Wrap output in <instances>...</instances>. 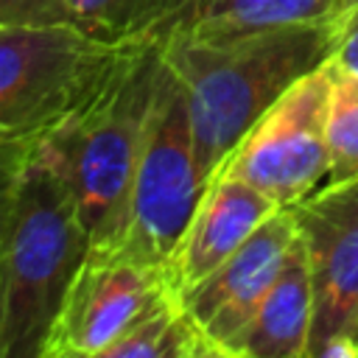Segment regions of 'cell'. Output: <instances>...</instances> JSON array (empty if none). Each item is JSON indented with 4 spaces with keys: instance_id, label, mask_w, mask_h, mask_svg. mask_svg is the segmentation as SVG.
Masks as SVG:
<instances>
[{
    "instance_id": "2e32d148",
    "label": "cell",
    "mask_w": 358,
    "mask_h": 358,
    "mask_svg": "<svg viewBox=\"0 0 358 358\" xmlns=\"http://www.w3.org/2000/svg\"><path fill=\"white\" fill-rule=\"evenodd\" d=\"M327 62L338 73L358 76V0H350V6L333 20Z\"/></svg>"
},
{
    "instance_id": "30bf717a",
    "label": "cell",
    "mask_w": 358,
    "mask_h": 358,
    "mask_svg": "<svg viewBox=\"0 0 358 358\" xmlns=\"http://www.w3.org/2000/svg\"><path fill=\"white\" fill-rule=\"evenodd\" d=\"M280 204L227 171H215L196 204V213L168 260V282L176 296L213 274Z\"/></svg>"
},
{
    "instance_id": "8fae6325",
    "label": "cell",
    "mask_w": 358,
    "mask_h": 358,
    "mask_svg": "<svg viewBox=\"0 0 358 358\" xmlns=\"http://www.w3.org/2000/svg\"><path fill=\"white\" fill-rule=\"evenodd\" d=\"M347 6L350 0H157L134 42H224L282 25L333 22Z\"/></svg>"
},
{
    "instance_id": "5b68a950",
    "label": "cell",
    "mask_w": 358,
    "mask_h": 358,
    "mask_svg": "<svg viewBox=\"0 0 358 358\" xmlns=\"http://www.w3.org/2000/svg\"><path fill=\"white\" fill-rule=\"evenodd\" d=\"M201 193L204 182L196 168L187 98L162 59L117 246L151 266L168 268Z\"/></svg>"
},
{
    "instance_id": "e0dca14e",
    "label": "cell",
    "mask_w": 358,
    "mask_h": 358,
    "mask_svg": "<svg viewBox=\"0 0 358 358\" xmlns=\"http://www.w3.org/2000/svg\"><path fill=\"white\" fill-rule=\"evenodd\" d=\"M59 22H70L64 0H0V25H59Z\"/></svg>"
},
{
    "instance_id": "9c48e42d",
    "label": "cell",
    "mask_w": 358,
    "mask_h": 358,
    "mask_svg": "<svg viewBox=\"0 0 358 358\" xmlns=\"http://www.w3.org/2000/svg\"><path fill=\"white\" fill-rule=\"evenodd\" d=\"M294 241L296 221L291 207H280L238 252L179 296L185 313L201 333L210 358H238V344L277 280Z\"/></svg>"
},
{
    "instance_id": "8992f818",
    "label": "cell",
    "mask_w": 358,
    "mask_h": 358,
    "mask_svg": "<svg viewBox=\"0 0 358 358\" xmlns=\"http://www.w3.org/2000/svg\"><path fill=\"white\" fill-rule=\"evenodd\" d=\"M168 271L117 243H90L48 327L39 358H106L165 296Z\"/></svg>"
},
{
    "instance_id": "ac0fdd59",
    "label": "cell",
    "mask_w": 358,
    "mask_h": 358,
    "mask_svg": "<svg viewBox=\"0 0 358 358\" xmlns=\"http://www.w3.org/2000/svg\"><path fill=\"white\" fill-rule=\"evenodd\" d=\"M25 162H28V159H25ZM25 162L0 168V235H3V229H6L11 204H14V193H17V182H20V173H22V168H25Z\"/></svg>"
},
{
    "instance_id": "7c38bea8",
    "label": "cell",
    "mask_w": 358,
    "mask_h": 358,
    "mask_svg": "<svg viewBox=\"0 0 358 358\" xmlns=\"http://www.w3.org/2000/svg\"><path fill=\"white\" fill-rule=\"evenodd\" d=\"M313 327V285L305 246L296 235L285 263L246 327L238 358H308Z\"/></svg>"
},
{
    "instance_id": "9a60e30c",
    "label": "cell",
    "mask_w": 358,
    "mask_h": 358,
    "mask_svg": "<svg viewBox=\"0 0 358 358\" xmlns=\"http://www.w3.org/2000/svg\"><path fill=\"white\" fill-rule=\"evenodd\" d=\"M157 0H64L67 20L106 42H134Z\"/></svg>"
},
{
    "instance_id": "277c9868",
    "label": "cell",
    "mask_w": 358,
    "mask_h": 358,
    "mask_svg": "<svg viewBox=\"0 0 358 358\" xmlns=\"http://www.w3.org/2000/svg\"><path fill=\"white\" fill-rule=\"evenodd\" d=\"M123 45L70 22L0 25V143L42 145Z\"/></svg>"
},
{
    "instance_id": "3957f363",
    "label": "cell",
    "mask_w": 358,
    "mask_h": 358,
    "mask_svg": "<svg viewBox=\"0 0 358 358\" xmlns=\"http://www.w3.org/2000/svg\"><path fill=\"white\" fill-rule=\"evenodd\" d=\"M87 246L76 196L42 143L20 173L0 235V358H39Z\"/></svg>"
},
{
    "instance_id": "5bb4252c",
    "label": "cell",
    "mask_w": 358,
    "mask_h": 358,
    "mask_svg": "<svg viewBox=\"0 0 358 358\" xmlns=\"http://www.w3.org/2000/svg\"><path fill=\"white\" fill-rule=\"evenodd\" d=\"M358 179V76L333 70L327 106V173L324 182Z\"/></svg>"
},
{
    "instance_id": "52a82bcc",
    "label": "cell",
    "mask_w": 358,
    "mask_h": 358,
    "mask_svg": "<svg viewBox=\"0 0 358 358\" xmlns=\"http://www.w3.org/2000/svg\"><path fill=\"white\" fill-rule=\"evenodd\" d=\"M330 87V62L308 70L249 126L218 168L257 187L280 207L313 193L327 173Z\"/></svg>"
},
{
    "instance_id": "4fadbf2b",
    "label": "cell",
    "mask_w": 358,
    "mask_h": 358,
    "mask_svg": "<svg viewBox=\"0 0 358 358\" xmlns=\"http://www.w3.org/2000/svg\"><path fill=\"white\" fill-rule=\"evenodd\" d=\"M210 358V350L185 313L176 294L165 296L151 313H145L109 352L106 358Z\"/></svg>"
},
{
    "instance_id": "ba28073f",
    "label": "cell",
    "mask_w": 358,
    "mask_h": 358,
    "mask_svg": "<svg viewBox=\"0 0 358 358\" xmlns=\"http://www.w3.org/2000/svg\"><path fill=\"white\" fill-rule=\"evenodd\" d=\"M313 285L308 358H358V179L291 204Z\"/></svg>"
},
{
    "instance_id": "6da1fadb",
    "label": "cell",
    "mask_w": 358,
    "mask_h": 358,
    "mask_svg": "<svg viewBox=\"0 0 358 358\" xmlns=\"http://www.w3.org/2000/svg\"><path fill=\"white\" fill-rule=\"evenodd\" d=\"M333 22L282 25L224 42L165 39L159 53L179 78L201 182L227 159L249 126L308 70L330 56Z\"/></svg>"
},
{
    "instance_id": "7a4b0ae2",
    "label": "cell",
    "mask_w": 358,
    "mask_h": 358,
    "mask_svg": "<svg viewBox=\"0 0 358 358\" xmlns=\"http://www.w3.org/2000/svg\"><path fill=\"white\" fill-rule=\"evenodd\" d=\"M159 67L157 45L126 42L101 81L45 140L76 196L90 243L120 238Z\"/></svg>"
}]
</instances>
